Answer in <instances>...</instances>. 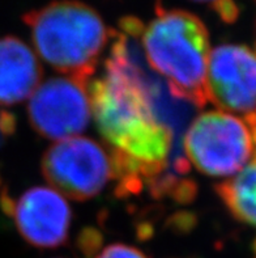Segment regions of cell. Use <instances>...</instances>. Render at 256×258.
I'll return each mask as SVG.
<instances>
[{"label":"cell","mask_w":256,"mask_h":258,"mask_svg":"<svg viewBox=\"0 0 256 258\" xmlns=\"http://www.w3.org/2000/svg\"><path fill=\"white\" fill-rule=\"evenodd\" d=\"M253 252H255V257H256V240L255 242H253Z\"/></svg>","instance_id":"4fadbf2b"},{"label":"cell","mask_w":256,"mask_h":258,"mask_svg":"<svg viewBox=\"0 0 256 258\" xmlns=\"http://www.w3.org/2000/svg\"><path fill=\"white\" fill-rule=\"evenodd\" d=\"M97 258H148L140 249L126 244H111L101 250Z\"/></svg>","instance_id":"8fae6325"},{"label":"cell","mask_w":256,"mask_h":258,"mask_svg":"<svg viewBox=\"0 0 256 258\" xmlns=\"http://www.w3.org/2000/svg\"><path fill=\"white\" fill-rule=\"evenodd\" d=\"M187 160L211 177L237 174L253 155L252 133L237 115L204 111L195 118L183 138Z\"/></svg>","instance_id":"277c9868"},{"label":"cell","mask_w":256,"mask_h":258,"mask_svg":"<svg viewBox=\"0 0 256 258\" xmlns=\"http://www.w3.org/2000/svg\"><path fill=\"white\" fill-rule=\"evenodd\" d=\"M139 41L146 63L165 79L172 97L204 108L209 102L205 79L211 54L204 23L188 11L158 8Z\"/></svg>","instance_id":"7a4b0ae2"},{"label":"cell","mask_w":256,"mask_h":258,"mask_svg":"<svg viewBox=\"0 0 256 258\" xmlns=\"http://www.w3.org/2000/svg\"><path fill=\"white\" fill-rule=\"evenodd\" d=\"M33 45L50 67L69 78L91 82L110 38L104 20L76 0L54 2L24 16Z\"/></svg>","instance_id":"3957f363"},{"label":"cell","mask_w":256,"mask_h":258,"mask_svg":"<svg viewBox=\"0 0 256 258\" xmlns=\"http://www.w3.org/2000/svg\"><path fill=\"white\" fill-rule=\"evenodd\" d=\"M36 52L12 36L0 38V105L19 104L36 91L42 79Z\"/></svg>","instance_id":"9c48e42d"},{"label":"cell","mask_w":256,"mask_h":258,"mask_svg":"<svg viewBox=\"0 0 256 258\" xmlns=\"http://www.w3.org/2000/svg\"><path fill=\"white\" fill-rule=\"evenodd\" d=\"M88 84L69 76L51 78L39 84L28 104L33 130L56 142L81 134L92 118Z\"/></svg>","instance_id":"8992f818"},{"label":"cell","mask_w":256,"mask_h":258,"mask_svg":"<svg viewBox=\"0 0 256 258\" xmlns=\"http://www.w3.org/2000/svg\"><path fill=\"white\" fill-rule=\"evenodd\" d=\"M208 101L256 127V55L242 45H220L211 50L207 67Z\"/></svg>","instance_id":"52a82bcc"},{"label":"cell","mask_w":256,"mask_h":258,"mask_svg":"<svg viewBox=\"0 0 256 258\" xmlns=\"http://www.w3.org/2000/svg\"><path fill=\"white\" fill-rule=\"evenodd\" d=\"M41 170L52 189L73 201L92 200L117 178L110 150L84 137L50 146L41 161Z\"/></svg>","instance_id":"5b68a950"},{"label":"cell","mask_w":256,"mask_h":258,"mask_svg":"<svg viewBox=\"0 0 256 258\" xmlns=\"http://www.w3.org/2000/svg\"><path fill=\"white\" fill-rule=\"evenodd\" d=\"M141 32L137 19L122 20L120 32H111L105 74L88 84L92 117L113 155L119 194L137 193L145 180H159L174 143L158 91L136 58Z\"/></svg>","instance_id":"6da1fadb"},{"label":"cell","mask_w":256,"mask_h":258,"mask_svg":"<svg viewBox=\"0 0 256 258\" xmlns=\"http://www.w3.org/2000/svg\"><path fill=\"white\" fill-rule=\"evenodd\" d=\"M195 2H200V3H211L212 6L214 7L218 2H221V0H195Z\"/></svg>","instance_id":"7c38bea8"},{"label":"cell","mask_w":256,"mask_h":258,"mask_svg":"<svg viewBox=\"0 0 256 258\" xmlns=\"http://www.w3.org/2000/svg\"><path fill=\"white\" fill-rule=\"evenodd\" d=\"M253 52H255V55H256V49H255V51H253Z\"/></svg>","instance_id":"5bb4252c"},{"label":"cell","mask_w":256,"mask_h":258,"mask_svg":"<svg viewBox=\"0 0 256 258\" xmlns=\"http://www.w3.org/2000/svg\"><path fill=\"white\" fill-rule=\"evenodd\" d=\"M216 193L235 219L256 227V151L235 176L218 183Z\"/></svg>","instance_id":"30bf717a"},{"label":"cell","mask_w":256,"mask_h":258,"mask_svg":"<svg viewBox=\"0 0 256 258\" xmlns=\"http://www.w3.org/2000/svg\"><path fill=\"white\" fill-rule=\"evenodd\" d=\"M2 207L7 215L13 216L19 233L32 246L58 248L68 239L71 207L52 187H30L16 201L3 196Z\"/></svg>","instance_id":"ba28073f"}]
</instances>
